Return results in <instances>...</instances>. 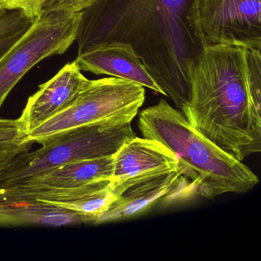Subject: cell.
Returning a JSON list of instances; mask_svg holds the SVG:
<instances>
[{
  "label": "cell",
  "mask_w": 261,
  "mask_h": 261,
  "mask_svg": "<svg viewBox=\"0 0 261 261\" xmlns=\"http://www.w3.org/2000/svg\"><path fill=\"white\" fill-rule=\"evenodd\" d=\"M4 189L16 196L35 198L79 214L86 218L88 224H97L113 199L111 180L73 189L45 190L11 187Z\"/></svg>",
  "instance_id": "8fae6325"
},
{
  "label": "cell",
  "mask_w": 261,
  "mask_h": 261,
  "mask_svg": "<svg viewBox=\"0 0 261 261\" xmlns=\"http://www.w3.org/2000/svg\"><path fill=\"white\" fill-rule=\"evenodd\" d=\"M4 0H0V8H1V6L4 4Z\"/></svg>",
  "instance_id": "d6986e66"
},
{
  "label": "cell",
  "mask_w": 261,
  "mask_h": 261,
  "mask_svg": "<svg viewBox=\"0 0 261 261\" xmlns=\"http://www.w3.org/2000/svg\"><path fill=\"white\" fill-rule=\"evenodd\" d=\"M22 129L20 120L0 119V173H2L13 160L33 146Z\"/></svg>",
  "instance_id": "9a60e30c"
},
{
  "label": "cell",
  "mask_w": 261,
  "mask_h": 261,
  "mask_svg": "<svg viewBox=\"0 0 261 261\" xmlns=\"http://www.w3.org/2000/svg\"><path fill=\"white\" fill-rule=\"evenodd\" d=\"M188 22L201 48L261 50V0H193Z\"/></svg>",
  "instance_id": "52a82bcc"
},
{
  "label": "cell",
  "mask_w": 261,
  "mask_h": 261,
  "mask_svg": "<svg viewBox=\"0 0 261 261\" xmlns=\"http://www.w3.org/2000/svg\"><path fill=\"white\" fill-rule=\"evenodd\" d=\"M81 13L44 10L0 58V108L10 91L39 62L63 54L77 37Z\"/></svg>",
  "instance_id": "8992f818"
},
{
  "label": "cell",
  "mask_w": 261,
  "mask_h": 261,
  "mask_svg": "<svg viewBox=\"0 0 261 261\" xmlns=\"http://www.w3.org/2000/svg\"><path fill=\"white\" fill-rule=\"evenodd\" d=\"M113 159L112 182L181 166L175 154L163 143L144 137L126 141Z\"/></svg>",
  "instance_id": "7c38bea8"
},
{
  "label": "cell",
  "mask_w": 261,
  "mask_h": 261,
  "mask_svg": "<svg viewBox=\"0 0 261 261\" xmlns=\"http://www.w3.org/2000/svg\"><path fill=\"white\" fill-rule=\"evenodd\" d=\"M146 98L145 88L117 77L88 80L71 103L29 133V140L42 146L59 136L105 121L131 123Z\"/></svg>",
  "instance_id": "5b68a950"
},
{
  "label": "cell",
  "mask_w": 261,
  "mask_h": 261,
  "mask_svg": "<svg viewBox=\"0 0 261 261\" xmlns=\"http://www.w3.org/2000/svg\"><path fill=\"white\" fill-rule=\"evenodd\" d=\"M193 0H98L82 12L79 54L110 41L132 45L178 108L189 97V71L201 47L188 22Z\"/></svg>",
  "instance_id": "6da1fadb"
},
{
  "label": "cell",
  "mask_w": 261,
  "mask_h": 261,
  "mask_svg": "<svg viewBox=\"0 0 261 261\" xmlns=\"http://www.w3.org/2000/svg\"><path fill=\"white\" fill-rule=\"evenodd\" d=\"M88 224L71 211L32 198L16 196L0 189V225H72Z\"/></svg>",
  "instance_id": "4fadbf2b"
},
{
  "label": "cell",
  "mask_w": 261,
  "mask_h": 261,
  "mask_svg": "<svg viewBox=\"0 0 261 261\" xmlns=\"http://www.w3.org/2000/svg\"><path fill=\"white\" fill-rule=\"evenodd\" d=\"M138 124L144 138L160 142L175 154L183 176L204 198L244 194L259 182L250 168L194 129L184 114L166 100L142 111Z\"/></svg>",
  "instance_id": "3957f363"
},
{
  "label": "cell",
  "mask_w": 261,
  "mask_h": 261,
  "mask_svg": "<svg viewBox=\"0 0 261 261\" xmlns=\"http://www.w3.org/2000/svg\"><path fill=\"white\" fill-rule=\"evenodd\" d=\"M113 155L73 162L13 187L27 189H66L112 180ZM11 188V187H10Z\"/></svg>",
  "instance_id": "5bb4252c"
},
{
  "label": "cell",
  "mask_w": 261,
  "mask_h": 261,
  "mask_svg": "<svg viewBox=\"0 0 261 261\" xmlns=\"http://www.w3.org/2000/svg\"><path fill=\"white\" fill-rule=\"evenodd\" d=\"M45 0H4L1 9L20 10L30 19L36 20L43 11Z\"/></svg>",
  "instance_id": "ac0fdd59"
},
{
  "label": "cell",
  "mask_w": 261,
  "mask_h": 261,
  "mask_svg": "<svg viewBox=\"0 0 261 261\" xmlns=\"http://www.w3.org/2000/svg\"><path fill=\"white\" fill-rule=\"evenodd\" d=\"M137 137L131 123L105 121L68 131L34 152L18 155L0 173V189L27 182L64 165L114 155Z\"/></svg>",
  "instance_id": "277c9868"
},
{
  "label": "cell",
  "mask_w": 261,
  "mask_h": 261,
  "mask_svg": "<svg viewBox=\"0 0 261 261\" xmlns=\"http://www.w3.org/2000/svg\"><path fill=\"white\" fill-rule=\"evenodd\" d=\"M98 0H45L44 10L81 13Z\"/></svg>",
  "instance_id": "e0dca14e"
},
{
  "label": "cell",
  "mask_w": 261,
  "mask_h": 261,
  "mask_svg": "<svg viewBox=\"0 0 261 261\" xmlns=\"http://www.w3.org/2000/svg\"><path fill=\"white\" fill-rule=\"evenodd\" d=\"M75 61L82 71L129 81L166 96L141 58L128 42L110 41L95 44L79 54Z\"/></svg>",
  "instance_id": "9c48e42d"
},
{
  "label": "cell",
  "mask_w": 261,
  "mask_h": 261,
  "mask_svg": "<svg viewBox=\"0 0 261 261\" xmlns=\"http://www.w3.org/2000/svg\"><path fill=\"white\" fill-rule=\"evenodd\" d=\"M260 51L203 47L181 111L194 129L241 162L261 151Z\"/></svg>",
  "instance_id": "7a4b0ae2"
},
{
  "label": "cell",
  "mask_w": 261,
  "mask_h": 261,
  "mask_svg": "<svg viewBox=\"0 0 261 261\" xmlns=\"http://www.w3.org/2000/svg\"><path fill=\"white\" fill-rule=\"evenodd\" d=\"M88 80L76 61L67 64L29 98L19 117L23 130L28 134L65 109Z\"/></svg>",
  "instance_id": "30bf717a"
},
{
  "label": "cell",
  "mask_w": 261,
  "mask_h": 261,
  "mask_svg": "<svg viewBox=\"0 0 261 261\" xmlns=\"http://www.w3.org/2000/svg\"><path fill=\"white\" fill-rule=\"evenodd\" d=\"M34 21L20 10L0 8V58L28 31Z\"/></svg>",
  "instance_id": "2e32d148"
},
{
  "label": "cell",
  "mask_w": 261,
  "mask_h": 261,
  "mask_svg": "<svg viewBox=\"0 0 261 261\" xmlns=\"http://www.w3.org/2000/svg\"><path fill=\"white\" fill-rule=\"evenodd\" d=\"M183 177V167L112 182L113 199L97 224L128 219L146 212L169 195Z\"/></svg>",
  "instance_id": "ba28073f"
}]
</instances>
